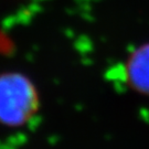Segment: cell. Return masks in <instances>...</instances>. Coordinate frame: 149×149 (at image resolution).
I'll return each mask as SVG.
<instances>
[{"label":"cell","instance_id":"obj_1","mask_svg":"<svg viewBox=\"0 0 149 149\" xmlns=\"http://www.w3.org/2000/svg\"><path fill=\"white\" fill-rule=\"evenodd\" d=\"M39 111V95L27 76L19 73L0 75V124L24 126Z\"/></svg>","mask_w":149,"mask_h":149},{"label":"cell","instance_id":"obj_2","mask_svg":"<svg viewBox=\"0 0 149 149\" xmlns=\"http://www.w3.org/2000/svg\"><path fill=\"white\" fill-rule=\"evenodd\" d=\"M126 73L136 90L149 94V44L135 50L127 61Z\"/></svg>","mask_w":149,"mask_h":149}]
</instances>
